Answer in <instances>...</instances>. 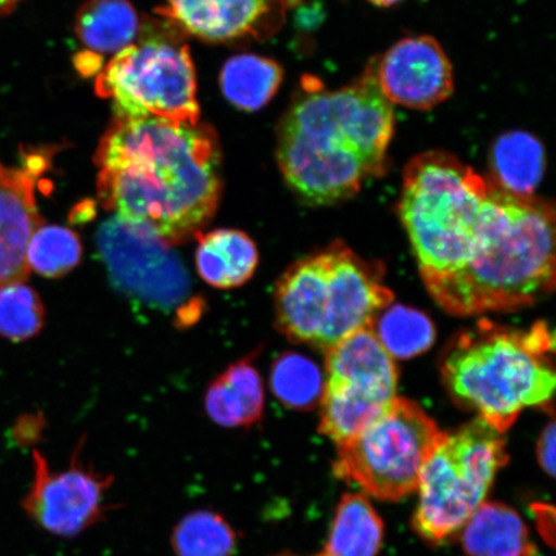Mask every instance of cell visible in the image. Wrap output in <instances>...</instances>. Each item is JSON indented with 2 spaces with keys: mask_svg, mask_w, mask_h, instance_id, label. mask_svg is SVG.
Returning <instances> with one entry per match:
<instances>
[{
  "mask_svg": "<svg viewBox=\"0 0 556 556\" xmlns=\"http://www.w3.org/2000/svg\"><path fill=\"white\" fill-rule=\"evenodd\" d=\"M400 217L424 285L454 316L531 307L555 288V211L430 151L403 172Z\"/></svg>",
  "mask_w": 556,
  "mask_h": 556,
  "instance_id": "1",
  "label": "cell"
},
{
  "mask_svg": "<svg viewBox=\"0 0 556 556\" xmlns=\"http://www.w3.org/2000/svg\"><path fill=\"white\" fill-rule=\"evenodd\" d=\"M94 162L101 205L168 245L197 238L217 212L220 150L200 122L116 117Z\"/></svg>",
  "mask_w": 556,
  "mask_h": 556,
  "instance_id": "2",
  "label": "cell"
},
{
  "mask_svg": "<svg viewBox=\"0 0 556 556\" xmlns=\"http://www.w3.org/2000/svg\"><path fill=\"white\" fill-rule=\"evenodd\" d=\"M395 116L372 64L358 81L325 89L305 76L277 131V162L288 186L309 205L350 200L387 168Z\"/></svg>",
  "mask_w": 556,
  "mask_h": 556,
  "instance_id": "3",
  "label": "cell"
},
{
  "mask_svg": "<svg viewBox=\"0 0 556 556\" xmlns=\"http://www.w3.org/2000/svg\"><path fill=\"white\" fill-rule=\"evenodd\" d=\"M554 351L547 323L516 329L481 319L444 350L443 384L458 405L504 434L525 408L552 405Z\"/></svg>",
  "mask_w": 556,
  "mask_h": 556,
  "instance_id": "4",
  "label": "cell"
},
{
  "mask_svg": "<svg viewBox=\"0 0 556 556\" xmlns=\"http://www.w3.org/2000/svg\"><path fill=\"white\" fill-rule=\"evenodd\" d=\"M392 302L381 267L337 241L285 270L275 290L276 325L290 342L326 352L372 328Z\"/></svg>",
  "mask_w": 556,
  "mask_h": 556,
  "instance_id": "5",
  "label": "cell"
},
{
  "mask_svg": "<svg viewBox=\"0 0 556 556\" xmlns=\"http://www.w3.org/2000/svg\"><path fill=\"white\" fill-rule=\"evenodd\" d=\"M504 434L478 419L444 434L424 465L414 531L429 544H441L463 530L484 503L509 454Z\"/></svg>",
  "mask_w": 556,
  "mask_h": 556,
  "instance_id": "6",
  "label": "cell"
},
{
  "mask_svg": "<svg viewBox=\"0 0 556 556\" xmlns=\"http://www.w3.org/2000/svg\"><path fill=\"white\" fill-rule=\"evenodd\" d=\"M444 434L417 403L395 397L377 419L338 444L333 472L380 502H400L417 491L424 465Z\"/></svg>",
  "mask_w": 556,
  "mask_h": 556,
  "instance_id": "7",
  "label": "cell"
},
{
  "mask_svg": "<svg viewBox=\"0 0 556 556\" xmlns=\"http://www.w3.org/2000/svg\"><path fill=\"white\" fill-rule=\"evenodd\" d=\"M115 103L116 117H163L197 124V73L189 47L163 38L134 43L114 55L96 83Z\"/></svg>",
  "mask_w": 556,
  "mask_h": 556,
  "instance_id": "8",
  "label": "cell"
},
{
  "mask_svg": "<svg viewBox=\"0 0 556 556\" xmlns=\"http://www.w3.org/2000/svg\"><path fill=\"white\" fill-rule=\"evenodd\" d=\"M325 353L319 432L339 444L397 397L399 370L372 328L351 333Z\"/></svg>",
  "mask_w": 556,
  "mask_h": 556,
  "instance_id": "9",
  "label": "cell"
},
{
  "mask_svg": "<svg viewBox=\"0 0 556 556\" xmlns=\"http://www.w3.org/2000/svg\"><path fill=\"white\" fill-rule=\"evenodd\" d=\"M97 247L124 293L157 309H186L197 317L199 309L189 305L193 303L189 275L168 243L114 215L97 232Z\"/></svg>",
  "mask_w": 556,
  "mask_h": 556,
  "instance_id": "10",
  "label": "cell"
},
{
  "mask_svg": "<svg viewBox=\"0 0 556 556\" xmlns=\"http://www.w3.org/2000/svg\"><path fill=\"white\" fill-rule=\"evenodd\" d=\"M85 444L78 443L68 467L62 470L51 469L40 451L33 452L34 478L23 509L34 525L53 536L78 538L115 509L109 503L115 477L86 463Z\"/></svg>",
  "mask_w": 556,
  "mask_h": 556,
  "instance_id": "11",
  "label": "cell"
},
{
  "mask_svg": "<svg viewBox=\"0 0 556 556\" xmlns=\"http://www.w3.org/2000/svg\"><path fill=\"white\" fill-rule=\"evenodd\" d=\"M375 79L391 103L429 110L454 93V72L438 41L420 35L397 41L372 62Z\"/></svg>",
  "mask_w": 556,
  "mask_h": 556,
  "instance_id": "12",
  "label": "cell"
},
{
  "mask_svg": "<svg viewBox=\"0 0 556 556\" xmlns=\"http://www.w3.org/2000/svg\"><path fill=\"white\" fill-rule=\"evenodd\" d=\"M45 155H30L24 166L0 163V289L29 276L26 250L41 220L35 187L46 170Z\"/></svg>",
  "mask_w": 556,
  "mask_h": 556,
  "instance_id": "13",
  "label": "cell"
},
{
  "mask_svg": "<svg viewBox=\"0 0 556 556\" xmlns=\"http://www.w3.org/2000/svg\"><path fill=\"white\" fill-rule=\"evenodd\" d=\"M163 15L207 41L261 38L278 29L295 0H166Z\"/></svg>",
  "mask_w": 556,
  "mask_h": 556,
  "instance_id": "14",
  "label": "cell"
},
{
  "mask_svg": "<svg viewBox=\"0 0 556 556\" xmlns=\"http://www.w3.org/2000/svg\"><path fill=\"white\" fill-rule=\"evenodd\" d=\"M205 409L222 428H252L264 413V387L258 370L249 358L220 374L206 389Z\"/></svg>",
  "mask_w": 556,
  "mask_h": 556,
  "instance_id": "15",
  "label": "cell"
},
{
  "mask_svg": "<svg viewBox=\"0 0 556 556\" xmlns=\"http://www.w3.org/2000/svg\"><path fill=\"white\" fill-rule=\"evenodd\" d=\"M198 273L215 289L242 287L253 277L260 263L258 249L245 232L232 228L199 233Z\"/></svg>",
  "mask_w": 556,
  "mask_h": 556,
  "instance_id": "16",
  "label": "cell"
},
{
  "mask_svg": "<svg viewBox=\"0 0 556 556\" xmlns=\"http://www.w3.org/2000/svg\"><path fill=\"white\" fill-rule=\"evenodd\" d=\"M463 547L469 556H536L530 530L510 506L483 503L463 527Z\"/></svg>",
  "mask_w": 556,
  "mask_h": 556,
  "instance_id": "17",
  "label": "cell"
},
{
  "mask_svg": "<svg viewBox=\"0 0 556 556\" xmlns=\"http://www.w3.org/2000/svg\"><path fill=\"white\" fill-rule=\"evenodd\" d=\"M489 160L493 182L520 197H532L545 176L544 146L527 131L511 130L497 137Z\"/></svg>",
  "mask_w": 556,
  "mask_h": 556,
  "instance_id": "18",
  "label": "cell"
},
{
  "mask_svg": "<svg viewBox=\"0 0 556 556\" xmlns=\"http://www.w3.org/2000/svg\"><path fill=\"white\" fill-rule=\"evenodd\" d=\"M75 31L92 54H117L134 45L139 20L129 0H87L76 15Z\"/></svg>",
  "mask_w": 556,
  "mask_h": 556,
  "instance_id": "19",
  "label": "cell"
},
{
  "mask_svg": "<svg viewBox=\"0 0 556 556\" xmlns=\"http://www.w3.org/2000/svg\"><path fill=\"white\" fill-rule=\"evenodd\" d=\"M384 525L364 493H348L333 516L325 554L328 556H378Z\"/></svg>",
  "mask_w": 556,
  "mask_h": 556,
  "instance_id": "20",
  "label": "cell"
},
{
  "mask_svg": "<svg viewBox=\"0 0 556 556\" xmlns=\"http://www.w3.org/2000/svg\"><path fill=\"white\" fill-rule=\"evenodd\" d=\"M283 79L276 61L255 54H240L227 61L220 73L226 99L243 111H256L274 99Z\"/></svg>",
  "mask_w": 556,
  "mask_h": 556,
  "instance_id": "21",
  "label": "cell"
},
{
  "mask_svg": "<svg viewBox=\"0 0 556 556\" xmlns=\"http://www.w3.org/2000/svg\"><path fill=\"white\" fill-rule=\"evenodd\" d=\"M240 536L224 514L198 509L185 514L170 533L174 556H236Z\"/></svg>",
  "mask_w": 556,
  "mask_h": 556,
  "instance_id": "22",
  "label": "cell"
},
{
  "mask_svg": "<svg viewBox=\"0 0 556 556\" xmlns=\"http://www.w3.org/2000/svg\"><path fill=\"white\" fill-rule=\"evenodd\" d=\"M375 318L372 329L394 359H409L426 353L435 340V328L426 313L406 305H389Z\"/></svg>",
  "mask_w": 556,
  "mask_h": 556,
  "instance_id": "23",
  "label": "cell"
},
{
  "mask_svg": "<svg viewBox=\"0 0 556 556\" xmlns=\"http://www.w3.org/2000/svg\"><path fill=\"white\" fill-rule=\"evenodd\" d=\"M269 386L282 405L295 412H309L321 402L324 375L303 354L285 352L270 368Z\"/></svg>",
  "mask_w": 556,
  "mask_h": 556,
  "instance_id": "24",
  "label": "cell"
},
{
  "mask_svg": "<svg viewBox=\"0 0 556 556\" xmlns=\"http://www.w3.org/2000/svg\"><path fill=\"white\" fill-rule=\"evenodd\" d=\"M83 247L73 229L40 226L27 245V267L40 276L59 278L79 266Z\"/></svg>",
  "mask_w": 556,
  "mask_h": 556,
  "instance_id": "25",
  "label": "cell"
},
{
  "mask_svg": "<svg viewBox=\"0 0 556 556\" xmlns=\"http://www.w3.org/2000/svg\"><path fill=\"white\" fill-rule=\"evenodd\" d=\"M45 307L37 291L24 282L0 289V336L24 342L38 336L45 326Z\"/></svg>",
  "mask_w": 556,
  "mask_h": 556,
  "instance_id": "26",
  "label": "cell"
},
{
  "mask_svg": "<svg viewBox=\"0 0 556 556\" xmlns=\"http://www.w3.org/2000/svg\"><path fill=\"white\" fill-rule=\"evenodd\" d=\"M555 424H547L539 438L538 443V460L541 468L546 475L554 477L555 475Z\"/></svg>",
  "mask_w": 556,
  "mask_h": 556,
  "instance_id": "27",
  "label": "cell"
},
{
  "mask_svg": "<svg viewBox=\"0 0 556 556\" xmlns=\"http://www.w3.org/2000/svg\"><path fill=\"white\" fill-rule=\"evenodd\" d=\"M18 0H0V17H3L9 13Z\"/></svg>",
  "mask_w": 556,
  "mask_h": 556,
  "instance_id": "28",
  "label": "cell"
},
{
  "mask_svg": "<svg viewBox=\"0 0 556 556\" xmlns=\"http://www.w3.org/2000/svg\"><path fill=\"white\" fill-rule=\"evenodd\" d=\"M368 2H371L372 4L379 7H391L394 5L395 3H399L400 0H368Z\"/></svg>",
  "mask_w": 556,
  "mask_h": 556,
  "instance_id": "29",
  "label": "cell"
},
{
  "mask_svg": "<svg viewBox=\"0 0 556 556\" xmlns=\"http://www.w3.org/2000/svg\"><path fill=\"white\" fill-rule=\"evenodd\" d=\"M275 556H301V555H294V554H278V555H275ZM315 556H328L326 555L325 553L321 554V555H315Z\"/></svg>",
  "mask_w": 556,
  "mask_h": 556,
  "instance_id": "30",
  "label": "cell"
}]
</instances>
